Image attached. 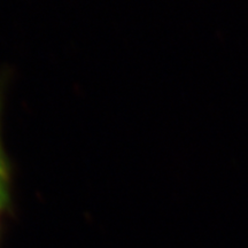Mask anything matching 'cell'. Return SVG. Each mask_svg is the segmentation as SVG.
I'll use <instances>...</instances> for the list:
<instances>
[{
    "label": "cell",
    "mask_w": 248,
    "mask_h": 248,
    "mask_svg": "<svg viewBox=\"0 0 248 248\" xmlns=\"http://www.w3.org/2000/svg\"><path fill=\"white\" fill-rule=\"evenodd\" d=\"M1 90H0V116H1ZM8 202V167L6 161L4 148L1 144L0 132V214Z\"/></svg>",
    "instance_id": "obj_1"
}]
</instances>
